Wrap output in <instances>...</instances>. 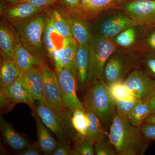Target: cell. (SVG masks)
Returning a JSON list of instances; mask_svg holds the SVG:
<instances>
[{"instance_id":"6da1fadb","label":"cell","mask_w":155,"mask_h":155,"mask_svg":"<svg viewBox=\"0 0 155 155\" xmlns=\"http://www.w3.org/2000/svg\"><path fill=\"white\" fill-rule=\"evenodd\" d=\"M108 137L119 155H144L150 141L144 138L140 127L133 126L127 116L118 113L111 123Z\"/></svg>"},{"instance_id":"7a4b0ae2","label":"cell","mask_w":155,"mask_h":155,"mask_svg":"<svg viewBox=\"0 0 155 155\" xmlns=\"http://www.w3.org/2000/svg\"><path fill=\"white\" fill-rule=\"evenodd\" d=\"M83 104L84 109L93 111L104 124H111L117 114L115 101L102 79L87 87Z\"/></svg>"},{"instance_id":"3957f363","label":"cell","mask_w":155,"mask_h":155,"mask_svg":"<svg viewBox=\"0 0 155 155\" xmlns=\"http://www.w3.org/2000/svg\"><path fill=\"white\" fill-rule=\"evenodd\" d=\"M117 50V46L111 38L100 34L92 37L89 45L88 86L102 79L106 62L111 55Z\"/></svg>"},{"instance_id":"277c9868","label":"cell","mask_w":155,"mask_h":155,"mask_svg":"<svg viewBox=\"0 0 155 155\" xmlns=\"http://www.w3.org/2000/svg\"><path fill=\"white\" fill-rule=\"evenodd\" d=\"M139 60L130 52L117 50L108 58L104 68L102 80L107 85L123 81L126 74L136 68Z\"/></svg>"},{"instance_id":"5b68a950","label":"cell","mask_w":155,"mask_h":155,"mask_svg":"<svg viewBox=\"0 0 155 155\" xmlns=\"http://www.w3.org/2000/svg\"><path fill=\"white\" fill-rule=\"evenodd\" d=\"M35 110L43 122L55 134L58 140L67 139L73 140L76 134L71 124V119H67L54 110L44 101H37Z\"/></svg>"},{"instance_id":"8992f818","label":"cell","mask_w":155,"mask_h":155,"mask_svg":"<svg viewBox=\"0 0 155 155\" xmlns=\"http://www.w3.org/2000/svg\"><path fill=\"white\" fill-rule=\"evenodd\" d=\"M40 67L43 78L44 101L58 114L71 119V114L63 102L56 72L50 68L43 59Z\"/></svg>"},{"instance_id":"52a82bcc","label":"cell","mask_w":155,"mask_h":155,"mask_svg":"<svg viewBox=\"0 0 155 155\" xmlns=\"http://www.w3.org/2000/svg\"><path fill=\"white\" fill-rule=\"evenodd\" d=\"M46 21L39 16L26 23L20 31V41L30 53L41 58L44 54V32Z\"/></svg>"},{"instance_id":"ba28073f","label":"cell","mask_w":155,"mask_h":155,"mask_svg":"<svg viewBox=\"0 0 155 155\" xmlns=\"http://www.w3.org/2000/svg\"><path fill=\"white\" fill-rule=\"evenodd\" d=\"M35 100L23 84L20 78L5 88L1 87L0 104L3 113L11 110L18 103L26 104L32 110L36 108Z\"/></svg>"},{"instance_id":"9c48e42d","label":"cell","mask_w":155,"mask_h":155,"mask_svg":"<svg viewBox=\"0 0 155 155\" xmlns=\"http://www.w3.org/2000/svg\"><path fill=\"white\" fill-rule=\"evenodd\" d=\"M63 102L70 114L75 108H84L77 94L78 79L73 69L64 67L56 70Z\"/></svg>"},{"instance_id":"30bf717a","label":"cell","mask_w":155,"mask_h":155,"mask_svg":"<svg viewBox=\"0 0 155 155\" xmlns=\"http://www.w3.org/2000/svg\"><path fill=\"white\" fill-rule=\"evenodd\" d=\"M121 8L137 25L155 27V0L129 1Z\"/></svg>"},{"instance_id":"8fae6325","label":"cell","mask_w":155,"mask_h":155,"mask_svg":"<svg viewBox=\"0 0 155 155\" xmlns=\"http://www.w3.org/2000/svg\"><path fill=\"white\" fill-rule=\"evenodd\" d=\"M123 81L134 96L140 101L147 99L155 92V81L141 69H133Z\"/></svg>"},{"instance_id":"7c38bea8","label":"cell","mask_w":155,"mask_h":155,"mask_svg":"<svg viewBox=\"0 0 155 155\" xmlns=\"http://www.w3.org/2000/svg\"><path fill=\"white\" fill-rule=\"evenodd\" d=\"M114 9L104 17L98 27V34L111 39L128 27L137 24L122 10L114 11Z\"/></svg>"},{"instance_id":"4fadbf2b","label":"cell","mask_w":155,"mask_h":155,"mask_svg":"<svg viewBox=\"0 0 155 155\" xmlns=\"http://www.w3.org/2000/svg\"><path fill=\"white\" fill-rule=\"evenodd\" d=\"M149 29L145 26L136 24L122 31L111 40L116 46L131 49L136 47L140 41L143 44Z\"/></svg>"},{"instance_id":"5bb4252c","label":"cell","mask_w":155,"mask_h":155,"mask_svg":"<svg viewBox=\"0 0 155 155\" xmlns=\"http://www.w3.org/2000/svg\"><path fill=\"white\" fill-rule=\"evenodd\" d=\"M19 78L35 101H44V80L40 65L22 73Z\"/></svg>"},{"instance_id":"9a60e30c","label":"cell","mask_w":155,"mask_h":155,"mask_svg":"<svg viewBox=\"0 0 155 155\" xmlns=\"http://www.w3.org/2000/svg\"><path fill=\"white\" fill-rule=\"evenodd\" d=\"M32 115L35 119L37 128V143L43 153L52 155L58 146V140L53 137L51 131L45 125L35 110H32Z\"/></svg>"},{"instance_id":"2e32d148","label":"cell","mask_w":155,"mask_h":155,"mask_svg":"<svg viewBox=\"0 0 155 155\" xmlns=\"http://www.w3.org/2000/svg\"><path fill=\"white\" fill-rule=\"evenodd\" d=\"M42 59L30 53L22 44L20 40L15 38L14 61L21 73L39 67Z\"/></svg>"},{"instance_id":"e0dca14e","label":"cell","mask_w":155,"mask_h":155,"mask_svg":"<svg viewBox=\"0 0 155 155\" xmlns=\"http://www.w3.org/2000/svg\"><path fill=\"white\" fill-rule=\"evenodd\" d=\"M0 129L6 143L14 150L21 151L30 145L25 137L17 132L2 116L0 118Z\"/></svg>"},{"instance_id":"ac0fdd59","label":"cell","mask_w":155,"mask_h":155,"mask_svg":"<svg viewBox=\"0 0 155 155\" xmlns=\"http://www.w3.org/2000/svg\"><path fill=\"white\" fill-rule=\"evenodd\" d=\"M89 45H78L75 58V72L78 83L82 88L88 86Z\"/></svg>"},{"instance_id":"d6986e66","label":"cell","mask_w":155,"mask_h":155,"mask_svg":"<svg viewBox=\"0 0 155 155\" xmlns=\"http://www.w3.org/2000/svg\"><path fill=\"white\" fill-rule=\"evenodd\" d=\"M42 8H36L27 2L19 3L7 9L5 16L13 21H22L31 18L42 11Z\"/></svg>"},{"instance_id":"ffe728a7","label":"cell","mask_w":155,"mask_h":155,"mask_svg":"<svg viewBox=\"0 0 155 155\" xmlns=\"http://www.w3.org/2000/svg\"><path fill=\"white\" fill-rule=\"evenodd\" d=\"M73 38L81 46L89 45L92 36L89 26L86 22L78 18L72 17L68 19Z\"/></svg>"},{"instance_id":"44dd1931","label":"cell","mask_w":155,"mask_h":155,"mask_svg":"<svg viewBox=\"0 0 155 155\" xmlns=\"http://www.w3.org/2000/svg\"><path fill=\"white\" fill-rule=\"evenodd\" d=\"M129 0H91L86 8L79 14L86 16H95L104 11L122 7Z\"/></svg>"},{"instance_id":"7402d4cb","label":"cell","mask_w":155,"mask_h":155,"mask_svg":"<svg viewBox=\"0 0 155 155\" xmlns=\"http://www.w3.org/2000/svg\"><path fill=\"white\" fill-rule=\"evenodd\" d=\"M22 75L14 60L3 57L0 69L1 87H7Z\"/></svg>"},{"instance_id":"603a6c76","label":"cell","mask_w":155,"mask_h":155,"mask_svg":"<svg viewBox=\"0 0 155 155\" xmlns=\"http://www.w3.org/2000/svg\"><path fill=\"white\" fill-rule=\"evenodd\" d=\"M88 120V137L95 143L101 141L108 136L102 122L93 111L85 109Z\"/></svg>"},{"instance_id":"cb8c5ba5","label":"cell","mask_w":155,"mask_h":155,"mask_svg":"<svg viewBox=\"0 0 155 155\" xmlns=\"http://www.w3.org/2000/svg\"><path fill=\"white\" fill-rule=\"evenodd\" d=\"M71 122L76 135L88 137V120L84 108H77L72 110Z\"/></svg>"},{"instance_id":"d4e9b609","label":"cell","mask_w":155,"mask_h":155,"mask_svg":"<svg viewBox=\"0 0 155 155\" xmlns=\"http://www.w3.org/2000/svg\"><path fill=\"white\" fill-rule=\"evenodd\" d=\"M151 114L149 104L147 99L140 101L128 113L127 117L131 125L140 127L145 119Z\"/></svg>"},{"instance_id":"484cf974","label":"cell","mask_w":155,"mask_h":155,"mask_svg":"<svg viewBox=\"0 0 155 155\" xmlns=\"http://www.w3.org/2000/svg\"><path fill=\"white\" fill-rule=\"evenodd\" d=\"M15 38L8 28L1 25L0 28V48L3 57L14 60Z\"/></svg>"},{"instance_id":"4316f807","label":"cell","mask_w":155,"mask_h":155,"mask_svg":"<svg viewBox=\"0 0 155 155\" xmlns=\"http://www.w3.org/2000/svg\"><path fill=\"white\" fill-rule=\"evenodd\" d=\"M78 46V44L75 39H73L65 48L62 60L56 70L67 67L75 71V58Z\"/></svg>"},{"instance_id":"83f0119b","label":"cell","mask_w":155,"mask_h":155,"mask_svg":"<svg viewBox=\"0 0 155 155\" xmlns=\"http://www.w3.org/2000/svg\"><path fill=\"white\" fill-rule=\"evenodd\" d=\"M52 14L51 18L58 34L63 38H74L72 29L67 20L57 10H54Z\"/></svg>"},{"instance_id":"f1b7e54d","label":"cell","mask_w":155,"mask_h":155,"mask_svg":"<svg viewBox=\"0 0 155 155\" xmlns=\"http://www.w3.org/2000/svg\"><path fill=\"white\" fill-rule=\"evenodd\" d=\"M107 87L111 96L115 101L129 100L136 98L125 86L123 81L111 83Z\"/></svg>"},{"instance_id":"f546056e","label":"cell","mask_w":155,"mask_h":155,"mask_svg":"<svg viewBox=\"0 0 155 155\" xmlns=\"http://www.w3.org/2000/svg\"><path fill=\"white\" fill-rule=\"evenodd\" d=\"M72 141L78 155H95L94 143L89 137H83L75 135Z\"/></svg>"},{"instance_id":"4dcf8cb0","label":"cell","mask_w":155,"mask_h":155,"mask_svg":"<svg viewBox=\"0 0 155 155\" xmlns=\"http://www.w3.org/2000/svg\"><path fill=\"white\" fill-rule=\"evenodd\" d=\"M139 60L141 64L142 70L155 81V51H144Z\"/></svg>"},{"instance_id":"1f68e13d","label":"cell","mask_w":155,"mask_h":155,"mask_svg":"<svg viewBox=\"0 0 155 155\" xmlns=\"http://www.w3.org/2000/svg\"><path fill=\"white\" fill-rule=\"evenodd\" d=\"M57 31L51 17L48 18L44 32L43 41L49 57L51 55L53 51L55 48H58L56 46L55 43L53 39L54 38L53 35Z\"/></svg>"},{"instance_id":"d6a6232c","label":"cell","mask_w":155,"mask_h":155,"mask_svg":"<svg viewBox=\"0 0 155 155\" xmlns=\"http://www.w3.org/2000/svg\"><path fill=\"white\" fill-rule=\"evenodd\" d=\"M94 147L96 155H117L116 149L108 136L101 141L95 143Z\"/></svg>"},{"instance_id":"836d02e7","label":"cell","mask_w":155,"mask_h":155,"mask_svg":"<svg viewBox=\"0 0 155 155\" xmlns=\"http://www.w3.org/2000/svg\"><path fill=\"white\" fill-rule=\"evenodd\" d=\"M140 101V100L137 98L129 100L115 101L117 113L127 116L128 113Z\"/></svg>"},{"instance_id":"e575fe53","label":"cell","mask_w":155,"mask_h":155,"mask_svg":"<svg viewBox=\"0 0 155 155\" xmlns=\"http://www.w3.org/2000/svg\"><path fill=\"white\" fill-rule=\"evenodd\" d=\"M58 146L53 155H78L75 149L71 146L70 140H59Z\"/></svg>"},{"instance_id":"d590c367","label":"cell","mask_w":155,"mask_h":155,"mask_svg":"<svg viewBox=\"0 0 155 155\" xmlns=\"http://www.w3.org/2000/svg\"><path fill=\"white\" fill-rule=\"evenodd\" d=\"M143 135L147 140H155V125L149 123H143L140 127Z\"/></svg>"},{"instance_id":"8d00e7d4","label":"cell","mask_w":155,"mask_h":155,"mask_svg":"<svg viewBox=\"0 0 155 155\" xmlns=\"http://www.w3.org/2000/svg\"><path fill=\"white\" fill-rule=\"evenodd\" d=\"M144 51H155V27L149 28L147 36L143 43Z\"/></svg>"},{"instance_id":"74e56055","label":"cell","mask_w":155,"mask_h":155,"mask_svg":"<svg viewBox=\"0 0 155 155\" xmlns=\"http://www.w3.org/2000/svg\"><path fill=\"white\" fill-rule=\"evenodd\" d=\"M43 153L37 143L29 145L28 147L19 153L20 155H41Z\"/></svg>"},{"instance_id":"f35d334b","label":"cell","mask_w":155,"mask_h":155,"mask_svg":"<svg viewBox=\"0 0 155 155\" xmlns=\"http://www.w3.org/2000/svg\"><path fill=\"white\" fill-rule=\"evenodd\" d=\"M58 0H22L19 3L27 2L36 8H42L52 5Z\"/></svg>"},{"instance_id":"ab89813d","label":"cell","mask_w":155,"mask_h":155,"mask_svg":"<svg viewBox=\"0 0 155 155\" xmlns=\"http://www.w3.org/2000/svg\"><path fill=\"white\" fill-rule=\"evenodd\" d=\"M62 2L69 10L76 11L80 8L81 0H61Z\"/></svg>"},{"instance_id":"60d3db41","label":"cell","mask_w":155,"mask_h":155,"mask_svg":"<svg viewBox=\"0 0 155 155\" xmlns=\"http://www.w3.org/2000/svg\"><path fill=\"white\" fill-rule=\"evenodd\" d=\"M147 100L149 104L150 108L151 111V114H155V91Z\"/></svg>"},{"instance_id":"b9f144b4","label":"cell","mask_w":155,"mask_h":155,"mask_svg":"<svg viewBox=\"0 0 155 155\" xmlns=\"http://www.w3.org/2000/svg\"><path fill=\"white\" fill-rule=\"evenodd\" d=\"M91 1V0H81V5L80 8L76 10V11L77 12H80L83 11L87 7Z\"/></svg>"},{"instance_id":"7bdbcfd3","label":"cell","mask_w":155,"mask_h":155,"mask_svg":"<svg viewBox=\"0 0 155 155\" xmlns=\"http://www.w3.org/2000/svg\"><path fill=\"white\" fill-rule=\"evenodd\" d=\"M149 123V124H155V114H152L145 119L143 123Z\"/></svg>"},{"instance_id":"ee69618b","label":"cell","mask_w":155,"mask_h":155,"mask_svg":"<svg viewBox=\"0 0 155 155\" xmlns=\"http://www.w3.org/2000/svg\"><path fill=\"white\" fill-rule=\"evenodd\" d=\"M5 1L9 2L19 3L22 0H5Z\"/></svg>"}]
</instances>
